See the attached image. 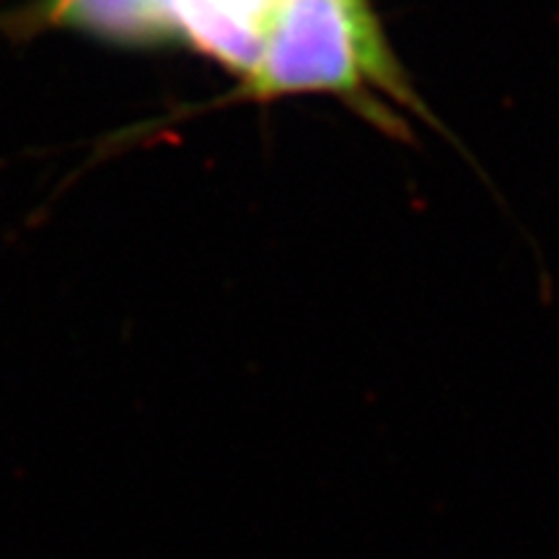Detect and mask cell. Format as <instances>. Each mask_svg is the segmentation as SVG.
Instances as JSON below:
<instances>
[{
    "instance_id": "obj_1",
    "label": "cell",
    "mask_w": 559,
    "mask_h": 559,
    "mask_svg": "<svg viewBox=\"0 0 559 559\" xmlns=\"http://www.w3.org/2000/svg\"><path fill=\"white\" fill-rule=\"evenodd\" d=\"M300 0H55L60 16L135 39L190 41L249 86Z\"/></svg>"
}]
</instances>
